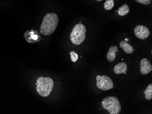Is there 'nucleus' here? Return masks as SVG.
<instances>
[{
	"label": "nucleus",
	"mask_w": 152,
	"mask_h": 114,
	"mask_svg": "<svg viewBox=\"0 0 152 114\" xmlns=\"http://www.w3.org/2000/svg\"><path fill=\"white\" fill-rule=\"evenodd\" d=\"M58 17L55 13L46 14L43 18L40 28L41 33L45 36H49L53 33L58 27Z\"/></svg>",
	"instance_id": "nucleus-1"
},
{
	"label": "nucleus",
	"mask_w": 152,
	"mask_h": 114,
	"mask_svg": "<svg viewBox=\"0 0 152 114\" xmlns=\"http://www.w3.org/2000/svg\"><path fill=\"white\" fill-rule=\"evenodd\" d=\"M37 91L42 96H48L53 88V81L49 77H39L37 80Z\"/></svg>",
	"instance_id": "nucleus-2"
},
{
	"label": "nucleus",
	"mask_w": 152,
	"mask_h": 114,
	"mask_svg": "<svg viewBox=\"0 0 152 114\" xmlns=\"http://www.w3.org/2000/svg\"><path fill=\"white\" fill-rule=\"evenodd\" d=\"M102 107L110 114H119L121 110L120 102L117 98L108 96L104 98L101 103Z\"/></svg>",
	"instance_id": "nucleus-3"
},
{
	"label": "nucleus",
	"mask_w": 152,
	"mask_h": 114,
	"mask_svg": "<svg viewBox=\"0 0 152 114\" xmlns=\"http://www.w3.org/2000/svg\"><path fill=\"white\" fill-rule=\"evenodd\" d=\"M86 28L82 24H76L70 34V38L73 44L78 45L84 41L86 38Z\"/></svg>",
	"instance_id": "nucleus-4"
},
{
	"label": "nucleus",
	"mask_w": 152,
	"mask_h": 114,
	"mask_svg": "<svg viewBox=\"0 0 152 114\" xmlns=\"http://www.w3.org/2000/svg\"><path fill=\"white\" fill-rule=\"evenodd\" d=\"M97 86L99 89L103 91H108L113 89V81L110 77L105 75H99L96 77Z\"/></svg>",
	"instance_id": "nucleus-5"
},
{
	"label": "nucleus",
	"mask_w": 152,
	"mask_h": 114,
	"mask_svg": "<svg viewBox=\"0 0 152 114\" xmlns=\"http://www.w3.org/2000/svg\"><path fill=\"white\" fill-rule=\"evenodd\" d=\"M134 33L138 38L142 40L147 39L150 35V31L146 26L139 25L135 28Z\"/></svg>",
	"instance_id": "nucleus-6"
},
{
	"label": "nucleus",
	"mask_w": 152,
	"mask_h": 114,
	"mask_svg": "<svg viewBox=\"0 0 152 114\" xmlns=\"http://www.w3.org/2000/svg\"><path fill=\"white\" fill-rule=\"evenodd\" d=\"M152 70V65L149 60L146 58L142 59L140 61V72L143 75L149 74Z\"/></svg>",
	"instance_id": "nucleus-7"
},
{
	"label": "nucleus",
	"mask_w": 152,
	"mask_h": 114,
	"mask_svg": "<svg viewBox=\"0 0 152 114\" xmlns=\"http://www.w3.org/2000/svg\"><path fill=\"white\" fill-rule=\"evenodd\" d=\"M118 51V47L116 46H112L109 48L107 55V59L109 62H113L115 60L117 52Z\"/></svg>",
	"instance_id": "nucleus-8"
},
{
	"label": "nucleus",
	"mask_w": 152,
	"mask_h": 114,
	"mask_svg": "<svg viewBox=\"0 0 152 114\" xmlns=\"http://www.w3.org/2000/svg\"><path fill=\"white\" fill-rule=\"evenodd\" d=\"M127 64L124 62L118 63L115 65L113 70L114 73L117 74H126V71H127Z\"/></svg>",
	"instance_id": "nucleus-9"
},
{
	"label": "nucleus",
	"mask_w": 152,
	"mask_h": 114,
	"mask_svg": "<svg viewBox=\"0 0 152 114\" xmlns=\"http://www.w3.org/2000/svg\"><path fill=\"white\" fill-rule=\"evenodd\" d=\"M120 47H121L124 52L127 54H132L134 51V47L125 41L120 42Z\"/></svg>",
	"instance_id": "nucleus-10"
},
{
	"label": "nucleus",
	"mask_w": 152,
	"mask_h": 114,
	"mask_svg": "<svg viewBox=\"0 0 152 114\" xmlns=\"http://www.w3.org/2000/svg\"><path fill=\"white\" fill-rule=\"evenodd\" d=\"M130 9L129 6L125 4L122 6L119 9H118V14L121 16H124L126 15L127 14L129 13Z\"/></svg>",
	"instance_id": "nucleus-11"
},
{
	"label": "nucleus",
	"mask_w": 152,
	"mask_h": 114,
	"mask_svg": "<svg viewBox=\"0 0 152 114\" xmlns=\"http://www.w3.org/2000/svg\"><path fill=\"white\" fill-rule=\"evenodd\" d=\"M145 97L147 100H151L152 99V84H149L147 86L146 90L144 91Z\"/></svg>",
	"instance_id": "nucleus-12"
},
{
	"label": "nucleus",
	"mask_w": 152,
	"mask_h": 114,
	"mask_svg": "<svg viewBox=\"0 0 152 114\" xmlns=\"http://www.w3.org/2000/svg\"><path fill=\"white\" fill-rule=\"evenodd\" d=\"M114 6V1L107 0L104 4V8L106 10H111L113 8Z\"/></svg>",
	"instance_id": "nucleus-13"
},
{
	"label": "nucleus",
	"mask_w": 152,
	"mask_h": 114,
	"mask_svg": "<svg viewBox=\"0 0 152 114\" xmlns=\"http://www.w3.org/2000/svg\"><path fill=\"white\" fill-rule=\"evenodd\" d=\"M71 56V59L72 62H75L78 59V55L75 51H72L70 52Z\"/></svg>",
	"instance_id": "nucleus-14"
},
{
	"label": "nucleus",
	"mask_w": 152,
	"mask_h": 114,
	"mask_svg": "<svg viewBox=\"0 0 152 114\" xmlns=\"http://www.w3.org/2000/svg\"><path fill=\"white\" fill-rule=\"evenodd\" d=\"M135 1L140 3V4H142L148 5L151 3L152 1L151 0H136Z\"/></svg>",
	"instance_id": "nucleus-15"
},
{
	"label": "nucleus",
	"mask_w": 152,
	"mask_h": 114,
	"mask_svg": "<svg viewBox=\"0 0 152 114\" xmlns=\"http://www.w3.org/2000/svg\"><path fill=\"white\" fill-rule=\"evenodd\" d=\"M32 38L34 40H36L37 38V36L36 35H33L32 36Z\"/></svg>",
	"instance_id": "nucleus-16"
},
{
	"label": "nucleus",
	"mask_w": 152,
	"mask_h": 114,
	"mask_svg": "<svg viewBox=\"0 0 152 114\" xmlns=\"http://www.w3.org/2000/svg\"><path fill=\"white\" fill-rule=\"evenodd\" d=\"M129 40V39H127V38H126V39H125V41L126 42H127Z\"/></svg>",
	"instance_id": "nucleus-17"
}]
</instances>
